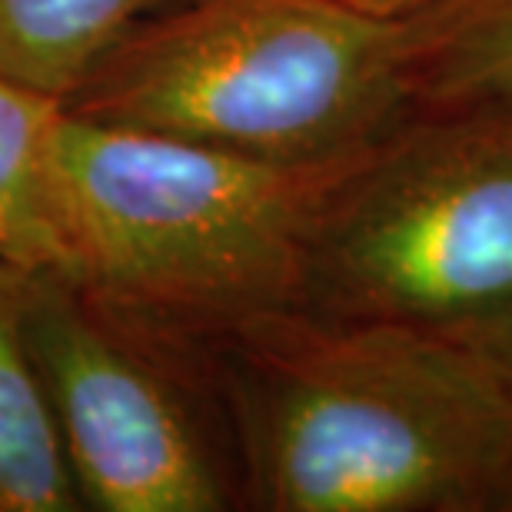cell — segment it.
Listing matches in <instances>:
<instances>
[{
  "label": "cell",
  "mask_w": 512,
  "mask_h": 512,
  "mask_svg": "<svg viewBox=\"0 0 512 512\" xmlns=\"http://www.w3.org/2000/svg\"><path fill=\"white\" fill-rule=\"evenodd\" d=\"M346 4H356L370 14H383V17H406L409 10L423 7L426 0H346Z\"/></svg>",
  "instance_id": "8fae6325"
},
{
  "label": "cell",
  "mask_w": 512,
  "mask_h": 512,
  "mask_svg": "<svg viewBox=\"0 0 512 512\" xmlns=\"http://www.w3.org/2000/svg\"><path fill=\"white\" fill-rule=\"evenodd\" d=\"M20 330L80 506H243L237 446L200 343L133 320L60 270L27 273Z\"/></svg>",
  "instance_id": "5b68a950"
},
{
  "label": "cell",
  "mask_w": 512,
  "mask_h": 512,
  "mask_svg": "<svg viewBox=\"0 0 512 512\" xmlns=\"http://www.w3.org/2000/svg\"><path fill=\"white\" fill-rule=\"evenodd\" d=\"M60 110L270 163L353 157L413 117L399 17L346 0H163Z\"/></svg>",
  "instance_id": "3957f363"
},
{
  "label": "cell",
  "mask_w": 512,
  "mask_h": 512,
  "mask_svg": "<svg viewBox=\"0 0 512 512\" xmlns=\"http://www.w3.org/2000/svg\"><path fill=\"white\" fill-rule=\"evenodd\" d=\"M266 512H509L512 399L446 330L290 310L203 346Z\"/></svg>",
  "instance_id": "6da1fadb"
},
{
  "label": "cell",
  "mask_w": 512,
  "mask_h": 512,
  "mask_svg": "<svg viewBox=\"0 0 512 512\" xmlns=\"http://www.w3.org/2000/svg\"><path fill=\"white\" fill-rule=\"evenodd\" d=\"M363 153L270 163L60 110V273L133 320L200 346L303 310L316 230Z\"/></svg>",
  "instance_id": "7a4b0ae2"
},
{
  "label": "cell",
  "mask_w": 512,
  "mask_h": 512,
  "mask_svg": "<svg viewBox=\"0 0 512 512\" xmlns=\"http://www.w3.org/2000/svg\"><path fill=\"white\" fill-rule=\"evenodd\" d=\"M163 0H0V77L54 104Z\"/></svg>",
  "instance_id": "ba28073f"
},
{
  "label": "cell",
  "mask_w": 512,
  "mask_h": 512,
  "mask_svg": "<svg viewBox=\"0 0 512 512\" xmlns=\"http://www.w3.org/2000/svg\"><path fill=\"white\" fill-rule=\"evenodd\" d=\"M446 333L463 340L469 350L486 363V370L496 376L499 386H503L512 399V303L489 316H479L473 323L453 326V330H446Z\"/></svg>",
  "instance_id": "30bf717a"
},
{
  "label": "cell",
  "mask_w": 512,
  "mask_h": 512,
  "mask_svg": "<svg viewBox=\"0 0 512 512\" xmlns=\"http://www.w3.org/2000/svg\"><path fill=\"white\" fill-rule=\"evenodd\" d=\"M27 273L0 263V512H77L84 506L20 330Z\"/></svg>",
  "instance_id": "52a82bcc"
},
{
  "label": "cell",
  "mask_w": 512,
  "mask_h": 512,
  "mask_svg": "<svg viewBox=\"0 0 512 512\" xmlns=\"http://www.w3.org/2000/svg\"><path fill=\"white\" fill-rule=\"evenodd\" d=\"M413 114L512 107V0H426L399 17Z\"/></svg>",
  "instance_id": "8992f818"
},
{
  "label": "cell",
  "mask_w": 512,
  "mask_h": 512,
  "mask_svg": "<svg viewBox=\"0 0 512 512\" xmlns=\"http://www.w3.org/2000/svg\"><path fill=\"white\" fill-rule=\"evenodd\" d=\"M512 303V107L413 114L316 230L303 310L453 330Z\"/></svg>",
  "instance_id": "277c9868"
},
{
  "label": "cell",
  "mask_w": 512,
  "mask_h": 512,
  "mask_svg": "<svg viewBox=\"0 0 512 512\" xmlns=\"http://www.w3.org/2000/svg\"><path fill=\"white\" fill-rule=\"evenodd\" d=\"M60 104L0 77V263L64 270L54 207Z\"/></svg>",
  "instance_id": "9c48e42d"
}]
</instances>
